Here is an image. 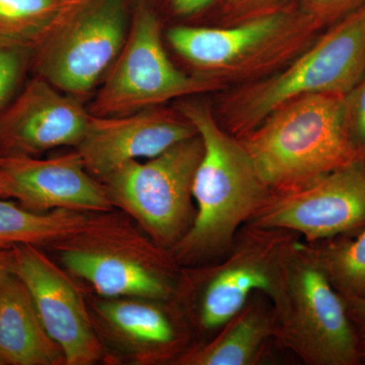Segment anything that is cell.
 Returning <instances> with one entry per match:
<instances>
[{"mask_svg":"<svg viewBox=\"0 0 365 365\" xmlns=\"http://www.w3.org/2000/svg\"><path fill=\"white\" fill-rule=\"evenodd\" d=\"M176 109L193 125L203 143V155L193 182V225L170 251L177 264L190 265L225 255L237 230L273 195L248 151L225 130L210 106L190 98Z\"/></svg>","mask_w":365,"mask_h":365,"instance_id":"cell-1","label":"cell"},{"mask_svg":"<svg viewBox=\"0 0 365 365\" xmlns=\"http://www.w3.org/2000/svg\"><path fill=\"white\" fill-rule=\"evenodd\" d=\"M343 97L292 98L240 137L273 193L304 188L356 160L346 134Z\"/></svg>","mask_w":365,"mask_h":365,"instance_id":"cell-2","label":"cell"},{"mask_svg":"<svg viewBox=\"0 0 365 365\" xmlns=\"http://www.w3.org/2000/svg\"><path fill=\"white\" fill-rule=\"evenodd\" d=\"M364 74L365 4L328 26L279 71L227 91L215 116L240 138L288 101L306 95L344 96Z\"/></svg>","mask_w":365,"mask_h":365,"instance_id":"cell-3","label":"cell"},{"mask_svg":"<svg viewBox=\"0 0 365 365\" xmlns=\"http://www.w3.org/2000/svg\"><path fill=\"white\" fill-rule=\"evenodd\" d=\"M321 31L295 6L225 26H177L167 40L195 73L230 85L272 76L306 50Z\"/></svg>","mask_w":365,"mask_h":365,"instance_id":"cell-4","label":"cell"},{"mask_svg":"<svg viewBox=\"0 0 365 365\" xmlns=\"http://www.w3.org/2000/svg\"><path fill=\"white\" fill-rule=\"evenodd\" d=\"M275 312L274 342L307 365H359L344 300L300 240L288 262Z\"/></svg>","mask_w":365,"mask_h":365,"instance_id":"cell-5","label":"cell"},{"mask_svg":"<svg viewBox=\"0 0 365 365\" xmlns=\"http://www.w3.org/2000/svg\"><path fill=\"white\" fill-rule=\"evenodd\" d=\"M299 240L290 230L245 223L222 261L197 270L189 281L201 330L217 332L254 292H262L275 304Z\"/></svg>","mask_w":365,"mask_h":365,"instance_id":"cell-6","label":"cell"},{"mask_svg":"<svg viewBox=\"0 0 365 365\" xmlns=\"http://www.w3.org/2000/svg\"><path fill=\"white\" fill-rule=\"evenodd\" d=\"M203 150L197 134L145 163H125L101 181L114 206L133 216L170 253L195 220L193 182Z\"/></svg>","mask_w":365,"mask_h":365,"instance_id":"cell-7","label":"cell"},{"mask_svg":"<svg viewBox=\"0 0 365 365\" xmlns=\"http://www.w3.org/2000/svg\"><path fill=\"white\" fill-rule=\"evenodd\" d=\"M225 90L213 79L186 73L173 64L163 47L160 21L141 4L88 111L93 116L131 114L169 101Z\"/></svg>","mask_w":365,"mask_h":365,"instance_id":"cell-8","label":"cell"},{"mask_svg":"<svg viewBox=\"0 0 365 365\" xmlns=\"http://www.w3.org/2000/svg\"><path fill=\"white\" fill-rule=\"evenodd\" d=\"M125 0H91L35 54L38 76L73 96L93 90L126 41Z\"/></svg>","mask_w":365,"mask_h":365,"instance_id":"cell-9","label":"cell"},{"mask_svg":"<svg viewBox=\"0 0 365 365\" xmlns=\"http://www.w3.org/2000/svg\"><path fill=\"white\" fill-rule=\"evenodd\" d=\"M280 228L316 242L365 227V162L352 160L304 188L273 193L249 222Z\"/></svg>","mask_w":365,"mask_h":365,"instance_id":"cell-10","label":"cell"},{"mask_svg":"<svg viewBox=\"0 0 365 365\" xmlns=\"http://www.w3.org/2000/svg\"><path fill=\"white\" fill-rule=\"evenodd\" d=\"M11 254V272L30 292L46 331L64 353L66 364L97 362L103 347L71 277L35 245H16Z\"/></svg>","mask_w":365,"mask_h":365,"instance_id":"cell-11","label":"cell"},{"mask_svg":"<svg viewBox=\"0 0 365 365\" xmlns=\"http://www.w3.org/2000/svg\"><path fill=\"white\" fill-rule=\"evenodd\" d=\"M176 108L155 107L131 114L93 116L76 151L91 176L102 181L132 160H150L197 135Z\"/></svg>","mask_w":365,"mask_h":365,"instance_id":"cell-12","label":"cell"},{"mask_svg":"<svg viewBox=\"0 0 365 365\" xmlns=\"http://www.w3.org/2000/svg\"><path fill=\"white\" fill-rule=\"evenodd\" d=\"M91 113L78 98L37 76L0 117V155L35 157L60 146H78Z\"/></svg>","mask_w":365,"mask_h":365,"instance_id":"cell-13","label":"cell"},{"mask_svg":"<svg viewBox=\"0 0 365 365\" xmlns=\"http://www.w3.org/2000/svg\"><path fill=\"white\" fill-rule=\"evenodd\" d=\"M0 170L13 180L21 205L34 212H108L114 207L104 184L91 176L78 151L48 160L0 155Z\"/></svg>","mask_w":365,"mask_h":365,"instance_id":"cell-14","label":"cell"},{"mask_svg":"<svg viewBox=\"0 0 365 365\" xmlns=\"http://www.w3.org/2000/svg\"><path fill=\"white\" fill-rule=\"evenodd\" d=\"M59 258L69 272L90 282L106 297L165 302L174 292L165 266L153 265L128 252L97 247L81 235L60 242Z\"/></svg>","mask_w":365,"mask_h":365,"instance_id":"cell-15","label":"cell"},{"mask_svg":"<svg viewBox=\"0 0 365 365\" xmlns=\"http://www.w3.org/2000/svg\"><path fill=\"white\" fill-rule=\"evenodd\" d=\"M274 334L272 302L262 292H254L213 339L187 350L178 361L185 365L260 364L268 343L274 341Z\"/></svg>","mask_w":365,"mask_h":365,"instance_id":"cell-16","label":"cell"},{"mask_svg":"<svg viewBox=\"0 0 365 365\" xmlns=\"http://www.w3.org/2000/svg\"><path fill=\"white\" fill-rule=\"evenodd\" d=\"M0 355L6 364H66L46 331L30 292L13 273L0 281Z\"/></svg>","mask_w":365,"mask_h":365,"instance_id":"cell-17","label":"cell"},{"mask_svg":"<svg viewBox=\"0 0 365 365\" xmlns=\"http://www.w3.org/2000/svg\"><path fill=\"white\" fill-rule=\"evenodd\" d=\"M4 199L0 197V251L21 244L55 247L91 232L103 222L71 209L34 212Z\"/></svg>","mask_w":365,"mask_h":365,"instance_id":"cell-18","label":"cell"},{"mask_svg":"<svg viewBox=\"0 0 365 365\" xmlns=\"http://www.w3.org/2000/svg\"><path fill=\"white\" fill-rule=\"evenodd\" d=\"M98 312L107 323L127 339L145 346L163 359L182 351V331L172 312L141 300H105Z\"/></svg>","mask_w":365,"mask_h":365,"instance_id":"cell-19","label":"cell"},{"mask_svg":"<svg viewBox=\"0 0 365 365\" xmlns=\"http://www.w3.org/2000/svg\"><path fill=\"white\" fill-rule=\"evenodd\" d=\"M91 0H0V46L36 51Z\"/></svg>","mask_w":365,"mask_h":365,"instance_id":"cell-20","label":"cell"},{"mask_svg":"<svg viewBox=\"0 0 365 365\" xmlns=\"http://www.w3.org/2000/svg\"><path fill=\"white\" fill-rule=\"evenodd\" d=\"M300 244L340 295L365 297V227L355 239L339 237L316 242L300 239Z\"/></svg>","mask_w":365,"mask_h":365,"instance_id":"cell-21","label":"cell"},{"mask_svg":"<svg viewBox=\"0 0 365 365\" xmlns=\"http://www.w3.org/2000/svg\"><path fill=\"white\" fill-rule=\"evenodd\" d=\"M343 116L353 155L365 162V74L343 97Z\"/></svg>","mask_w":365,"mask_h":365,"instance_id":"cell-22","label":"cell"},{"mask_svg":"<svg viewBox=\"0 0 365 365\" xmlns=\"http://www.w3.org/2000/svg\"><path fill=\"white\" fill-rule=\"evenodd\" d=\"M31 53L30 50L0 46V117L16 96Z\"/></svg>","mask_w":365,"mask_h":365,"instance_id":"cell-23","label":"cell"},{"mask_svg":"<svg viewBox=\"0 0 365 365\" xmlns=\"http://www.w3.org/2000/svg\"><path fill=\"white\" fill-rule=\"evenodd\" d=\"M365 4V0H297L295 6L322 31Z\"/></svg>","mask_w":365,"mask_h":365,"instance_id":"cell-24","label":"cell"},{"mask_svg":"<svg viewBox=\"0 0 365 365\" xmlns=\"http://www.w3.org/2000/svg\"><path fill=\"white\" fill-rule=\"evenodd\" d=\"M288 0H225L227 25L272 13L289 6Z\"/></svg>","mask_w":365,"mask_h":365,"instance_id":"cell-25","label":"cell"},{"mask_svg":"<svg viewBox=\"0 0 365 365\" xmlns=\"http://www.w3.org/2000/svg\"><path fill=\"white\" fill-rule=\"evenodd\" d=\"M341 297L356 335L360 361L365 364V297Z\"/></svg>","mask_w":365,"mask_h":365,"instance_id":"cell-26","label":"cell"},{"mask_svg":"<svg viewBox=\"0 0 365 365\" xmlns=\"http://www.w3.org/2000/svg\"><path fill=\"white\" fill-rule=\"evenodd\" d=\"M215 1L216 0H172V6L179 16H188L203 11Z\"/></svg>","mask_w":365,"mask_h":365,"instance_id":"cell-27","label":"cell"},{"mask_svg":"<svg viewBox=\"0 0 365 365\" xmlns=\"http://www.w3.org/2000/svg\"><path fill=\"white\" fill-rule=\"evenodd\" d=\"M0 197L18 199L19 193L13 180L4 170H0Z\"/></svg>","mask_w":365,"mask_h":365,"instance_id":"cell-28","label":"cell"},{"mask_svg":"<svg viewBox=\"0 0 365 365\" xmlns=\"http://www.w3.org/2000/svg\"><path fill=\"white\" fill-rule=\"evenodd\" d=\"M11 249L0 251V281L11 273Z\"/></svg>","mask_w":365,"mask_h":365,"instance_id":"cell-29","label":"cell"},{"mask_svg":"<svg viewBox=\"0 0 365 365\" xmlns=\"http://www.w3.org/2000/svg\"><path fill=\"white\" fill-rule=\"evenodd\" d=\"M6 364V360L4 359V357L0 355V365Z\"/></svg>","mask_w":365,"mask_h":365,"instance_id":"cell-30","label":"cell"}]
</instances>
